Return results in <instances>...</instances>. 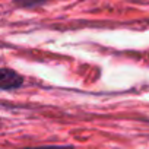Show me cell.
I'll use <instances>...</instances> for the list:
<instances>
[{
    "label": "cell",
    "instance_id": "2",
    "mask_svg": "<svg viewBox=\"0 0 149 149\" xmlns=\"http://www.w3.org/2000/svg\"><path fill=\"white\" fill-rule=\"evenodd\" d=\"M48 0H13L15 6L21 8V9H37L41 8L42 5H45Z\"/></svg>",
    "mask_w": 149,
    "mask_h": 149
},
{
    "label": "cell",
    "instance_id": "1",
    "mask_svg": "<svg viewBox=\"0 0 149 149\" xmlns=\"http://www.w3.org/2000/svg\"><path fill=\"white\" fill-rule=\"evenodd\" d=\"M24 86V78L9 67L0 69V88L3 91H16Z\"/></svg>",
    "mask_w": 149,
    "mask_h": 149
},
{
    "label": "cell",
    "instance_id": "3",
    "mask_svg": "<svg viewBox=\"0 0 149 149\" xmlns=\"http://www.w3.org/2000/svg\"><path fill=\"white\" fill-rule=\"evenodd\" d=\"M37 149H69V148H37Z\"/></svg>",
    "mask_w": 149,
    "mask_h": 149
}]
</instances>
